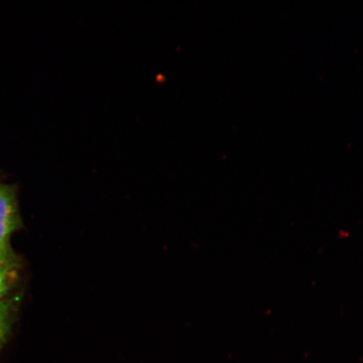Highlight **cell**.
Segmentation results:
<instances>
[{
	"label": "cell",
	"instance_id": "cell-1",
	"mask_svg": "<svg viewBox=\"0 0 363 363\" xmlns=\"http://www.w3.org/2000/svg\"><path fill=\"white\" fill-rule=\"evenodd\" d=\"M20 223L16 189L13 185L0 184V246H9Z\"/></svg>",
	"mask_w": 363,
	"mask_h": 363
},
{
	"label": "cell",
	"instance_id": "cell-2",
	"mask_svg": "<svg viewBox=\"0 0 363 363\" xmlns=\"http://www.w3.org/2000/svg\"><path fill=\"white\" fill-rule=\"evenodd\" d=\"M15 311V301L6 298L0 301V351L10 334Z\"/></svg>",
	"mask_w": 363,
	"mask_h": 363
},
{
	"label": "cell",
	"instance_id": "cell-3",
	"mask_svg": "<svg viewBox=\"0 0 363 363\" xmlns=\"http://www.w3.org/2000/svg\"><path fill=\"white\" fill-rule=\"evenodd\" d=\"M16 277V262L0 263V301L6 299L4 297L10 292Z\"/></svg>",
	"mask_w": 363,
	"mask_h": 363
},
{
	"label": "cell",
	"instance_id": "cell-4",
	"mask_svg": "<svg viewBox=\"0 0 363 363\" xmlns=\"http://www.w3.org/2000/svg\"><path fill=\"white\" fill-rule=\"evenodd\" d=\"M16 262V257L10 246H0V263Z\"/></svg>",
	"mask_w": 363,
	"mask_h": 363
}]
</instances>
